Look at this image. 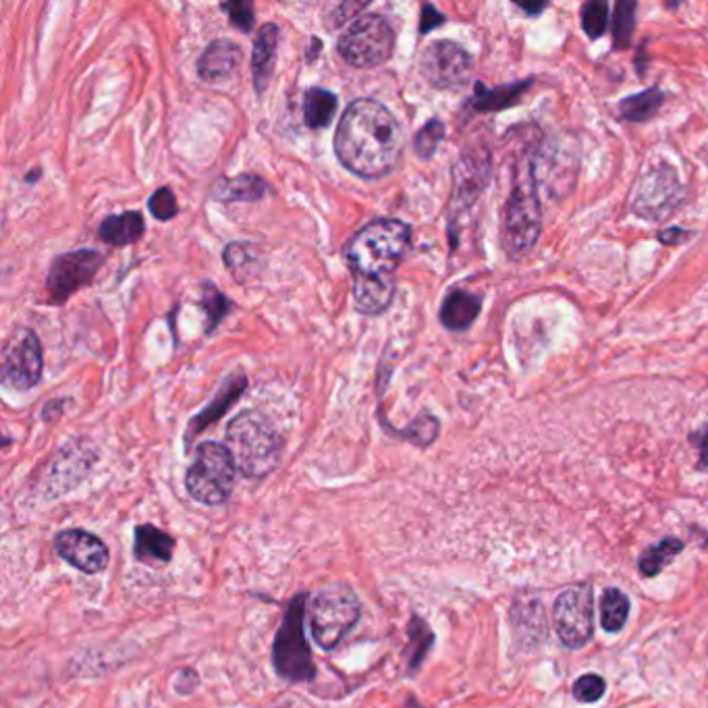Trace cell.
Segmentation results:
<instances>
[{
	"instance_id": "obj_1",
	"label": "cell",
	"mask_w": 708,
	"mask_h": 708,
	"mask_svg": "<svg viewBox=\"0 0 708 708\" xmlns=\"http://www.w3.org/2000/svg\"><path fill=\"white\" fill-rule=\"evenodd\" d=\"M335 153L341 165L362 179H381L397 169L404 154V132L381 102H352L339 121Z\"/></svg>"
},
{
	"instance_id": "obj_2",
	"label": "cell",
	"mask_w": 708,
	"mask_h": 708,
	"mask_svg": "<svg viewBox=\"0 0 708 708\" xmlns=\"http://www.w3.org/2000/svg\"><path fill=\"white\" fill-rule=\"evenodd\" d=\"M539 142H523L513 167V186L503 210V248L511 258H522L539 243L542 233L537 158Z\"/></svg>"
},
{
	"instance_id": "obj_3",
	"label": "cell",
	"mask_w": 708,
	"mask_h": 708,
	"mask_svg": "<svg viewBox=\"0 0 708 708\" xmlns=\"http://www.w3.org/2000/svg\"><path fill=\"white\" fill-rule=\"evenodd\" d=\"M409 239L412 229L404 220H372L345 246L347 264L357 277L388 279L404 260Z\"/></svg>"
},
{
	"instance_id": "obj_4",
	"label": "cell",
	"mask_w": 708,
	"mask_h": 708,
	"mask_svg": "<svg viewBox=\"0 0 708 708\" xmlns=\"http://www.w3.org/2000/svg\"><path fill=\"white\" fill-rule=\"evenodd\" d=\"M227 449L248 478L269 476L281 461L283 440L262 412H241L227 428Z\"/></svg>"
},
{
	"instance_id": "obj_5",
	"label": "cell",
	"mask_w": 708,
	"mask_h": 708,
	"mask_svg": "<svg viewBox=\"0 0 708 708\" xmlns=\"http://www.w3.org/2000/svg\"><path fill=\"white\" fill-rule=\"evenodd\" d=\"M360 601L350 586L333 584L316 592L310 605L312 636L324 650H333L360 620Z\"/></svg>"
},
{
	"instance_id": "obj_6",
	"label": "cell",
	"mask_w": 708,
	"mask_h": 708,
	"mask_svg": "<svg viewBox=\"0 0 708 708\" xmlns=\"http://www.w3.org/2000/svg\"><path fill=\"white\" fill-rule=\"evenodd\" d=\"M236 470V459L227 447L219 442H204L187 470V490L204 506H220L233 492Z\"/></svg>"
},
{
	"instance_id": "obj_7",
	"label": "cell",
	"mask_w": 708,
	"mask_h": 708,
	"mask_svg": "<svg viewBox=\"0 0 708 708\" xmlns=\"http://www.w3.org/2000/svg\"><path fill=\"white\" fill-rule=\"evenodd\" d=\"M305 598V594H298L289 603L272 646L274 667L289 681H310L316 675V665L304 634Z\"/></svg>"
},
{
	"instance_id": "obj_8",
	"label": "cell",
	"mask_w": 708,
	"mask_h": 708,
	"mask_svg": "<svg viewBox=\"0 0 708 708\" xmlns=\"http://www.w3.org/2000/svg\"><path fill=\"white\" fill-rule=\"evenodd\" d=\"M341 59L357 69H372L387 63L395 49V32L383 15H362L339 38Z\"/></svg>"
},
{
	"instance_id": "obj_9",
	"label": "cell",
	"mask_w": 708,
	"mask_h": 708,
	"mask_svg": "<svg viewBox=\"0 0 708 708\" xmlns=\"http://www.w3.org/2000/svg\"><path fill=\"white\" fill-rule=\"evenodd\" d=\"M686 202V187L671 165H658L646 170L634 191L632 210L636 217L650 222H663Z\"/></svg>"
},
{
	"instance_id": "obj_10",
	"label": "cell",
	"mask_w": 708,
	"mask_h": 708,
	"mask_svg": "<svg viewBox=\"0 0 708 708\" xmlns=\"http://www.w3.org/2000/svg\"><path fill=\"white\" fill-rule=\"evenodd\" d=\"M420 73L437 90H457L472 80V56L454 40H437L421 52Z\"/></svg>"
},
{
	"instance_id": "obj_11",
	"label": "cell",
	"mask_w": 708,
	"mask_h": 708,
	"mask_svg": "<svg viewBox=\"0 0 708 708\" xmlns=\"http://www.w3.org/2000/svg\"><path fill=\"white\" fill-rule=\"evenodd\" d=\"M2 383L15 391L35 387L42 371V345L35 333L28 329L13 331L2 347Z\"/></svg>"
},
{
	"instance_id": "obj_12",
	"label": "cell",
	"mask_w": 708,
	"mask_h": 708,
	"mask_svg": "<svg viewBox=\"0 0 708 708\" xmlns=\"http://www.w3.org/2000/svg\"><path fill=\"white\" fill-rule=\"evenodd\" d=\"M592 589L582 584L570 591L561 592L555 603V627L561 642L568 648L586 646L594 632V607Z\"/></svg>"
},
{
	"instance_id": "obj_13",
	"label": "cell",
	"mask_w": 708,
	"mask_h": 708,
	"mask_svg": "<svg viewBox=\"0 0 708 708\" xmlns=\"http://www.w3.org/2000/svg\"><path fill=\"white\" fill-rule=\"evenodd\" d=\"M104 264V256L96 250H75L59 256L51 264L46 279L49 302L61 304L75 291L90 285Z\"/></svg>"
},
{
	"instance_id": "obj_14",
	"label": "cell",
	"mask_w": 708,
	"mask_h": 708,
	"mask_svg": "<svg viewBox=\"0 0 708 708\" xmlns=\"http://www.w3.org/2000/svg\"><path fill=\"white\" fill-rule=\"evenodd\" d=\"M54 549L71 568L84 574H101L108 565V549L98 537L85 530H65L54 540Z\"/></svg>"
},
{
	"instance_id": "obj_15",
	"label": "cell",
	"mask_w": 708,
	"mask_h": 708,
	"mask_svg": "<svg viewBox=\"0 0 708 708\" xmlns=\"http://www.w3.org/2000/svg\"><path fill=\"white\" fill-rule=\"evenodd\" d=\"M490 175L489 153L466 154L456 169V189H454V204L459 210H468L482 189L487 187Z\"/></svg>"
},
{
	"instance_id": "obj_16",
	"label": "cell",
	"mask_w": 708,
	"mask_h": 708,
	"mask_svg": "<svg viewBox=\"0 0 708 708\" xmlns=\"http://www.w3.org/2000/svg\"><path fill=\"white\" fill-rule=\"evenodd\" d=\"M241 63V49L233 40L220 38L206 46L200 61H198V75L204 82L219 84L236 75L237 67Z\"/></svg>"
},
{
	"instance_id": "obj_17",
	"label": "cell",
	"mask_w": 708,
	"mask_h": 708,
	"mask_svg": "<svg viewBox=\"0 0 708 708\" xmlns=\"http://www.w3.org/2000/svg\"><path fill=\"white\" fill-rule=\"evenodd\" d=\"M482 310V298L468 293L464 289H454L447 293L440 305V322L454 333H464L472 326Z\"/></svg>"
},
{
	"instance_id": "obj_18",
	"label": "cell",
	"mask_w": 708,
	"mask_h": 708,
	"mask_svg": "<svg viewBox=\"0 0 708 708\" xmlns=\"http://www.w3.org/2000/svg\"><path fill=\"white\" fill-rule=\"evenodd\" d=\"M534 80H520L513 84L497 85V87H487V85L476 84V92L470 98V106L476 113H499L511 108L516 104H520L523 94L532 87Z\"/></svg>"
},
{
	"instance_id": "obj_19",
	"label": "cell",
	"mask_w": 708,
	"mask_h": 708,
	"mask_svg": "<svg viewBox=\"0 0 708 708\" xmlns=\"http://www.w3.org/2000/svg\"><path fill=\"white\" fill-rule=\"evenodd\" d=\"M395 298L393 279L357 277L354 274V304L357 312L366 316L383 314Z\"/></svg>"
},
{
	"instance_id": "obj_20",
	"label": "cell",
	"mask_w": 708,
	"mask_h": 708,
	"mask_svg": "<svg viewBox=\"0 0 708 708\" xmlns=\"http://www.w3.org/2000/svg\"><path fill=\"white\" fill-rule=\"evenodd\" d=\"M277 46H279V28L274 23H269L253 40L252 80L258 94H262L269 87L274 61H277Z\"/></svg>"
},
{
	"instance_id": "obj_21",
	"label": "cell",
	"mask_w": 708,
	"mask_h": 708,
	"mask_svg": "<svg viewBox=\"0 0 708 708\" xmlns=\"http://www.w3.org/2000/svg\"><path fill=\"white\" fill-rule=\"evenodd\" d=\"M175 540L153 523L135 528V559L142 563H169Z\"/></svg>"
},
{
	"instance_id": "obj_22",
	"label": "cell",
	"mask_w": 708,
	"mask_h": 708,
	"mask_svg": "<svg viewBox=\"0 0 708 708\" xmlns=\"http://www.w3.org/2000/svg\"><path fill=\"white\" fill-rule=\"evenodd\" d=\"M94 457L87 456L84 451H75V449H67L59 456V459L52 464L51 476H49V490H56V492H65V490L73 489L85 472L90 470Z\"/></svg>"
},
{
	"instance_id": "obj_23",
	"label": "cell",
	"mask_w": 708,
	"mask_h": 708,
	"mask_svg": "<svg viewBox=\"0 0 708 708\" xmlns=\"http://www.w3.org/2000/svg\"><path fill=\"white\" fill-rule=\"evenodd\" d=\"M144 231H146V222L139 212H121L102 220L98 237L108 246L123 248V246L135 243L139 237L144 236Z\"/></svg>"
},
{
	"instance_id": "obj_24",
	"label": "cell",
	"mask_w": 708,
	"mask_h": 708,
	"mask_svg": "<svg viewBox=\"0 0 708 708\" xmlns=\"http://www.w3.org/2000/svg\"><path fill=\"white\" fill-rule=\"evenodd\" d=\"M267 194V184L256 175H237L231 179H220L212 189V196L220 202H258Z\"/></svg>"
},
{
	"instance_id": "obj_25",
	"label": "cell",
	"mask_w": 708,
	"mask_h": 708,
	"mask_svg": "<svg viewBox=\"0 0 708 708\" xmlns=\"http://www.w3.org/2000/svg\"><path fill=\"white\" fill-rule=\"evenodd\" d=\"M665 102V92L660 87H648L641 94H632L617 104L620 117L627 123H646L657 115Z\"/></svg>"
},
{
	"instance_id": "obj_26",
	"label": "cell",
	"mask_w": 708,
	"mask_h": 708,
	"mask_svg": "<svg viewBox=\"0 0 708 708\" xmlns=\"http://www.w3.org/2000/svg\"><path fill=\"white\" fill-rule=\"evenodd\" d=\"M243 388H246V378H243V376H237V378L227 381L225 387L220 388L219 395L215 397V402L208 405L196 420L191 421V426H189V439H191L194 435L202 433L208 424L219 420L220 416H222L231 405L236 404L237 397L243 393Z\"/></svg>"
},
{
	"instance_id": "obj_27",
	"label": "cell",
	"mask_w": 708,
	"mask_h": 708,
	"mask_svg": "<svg viewBox=\"0 0 708 708\" xmlns=\"http://www.w3.org/2000/svg\"><path fill=\"white\" fill-rule=\"evenodd\" d=\"M337 111V96L322 87H310L304 94V121L310 129H324L331 125Z\"/></svg>"
},
{
	"instance_id": "obj_28",
	"label": "cell",
	"mask_w": 708,
	"mask_h": 708,
	"mask_svg": "<svg viewBox=\"0 0 708 708\" xmlns=\"http://www.w3.org/2000/svg\"><path fill=\"white\" fill-rule=\"evenodd\" d=\"M225 264L239 283H246L260 272L258 253L248 243H229L225 250Z\"/></svg>"
},
{
	"instance_id": "obj_29",
	"label": "cell",
	"mask_w": 708,
	"mask_h": 708,
	"mask_svg": "<svg viewBox=\"0 0 708 708\" xmlns=\"http://www.w3.org/2000/svg\"><path fill=\"white\" fill-rule=\"evenodd\" d=\"M627 615H629V598L625 596L624 592L617 591V589H608L603 592L601 620H603V627L607 632H620L627 622Z\"/></svg>"
},
{
	"instance_id": "obj_30",
	"label": "cell",
	"mask_w": 708,
	"mask_h": 708,
	"mask_svg": "<svg viewBox=\"0 0 708 708\" xmlns=\"http://www.w3.org/2000/svg\"><path fill=\"white\" fill-rule=\"evenodd\" d=\"M636 11H638V2L634 0H620L615 7L613 44L617 51H624L632 42V35L636 30Z\"/></svg>"
},
{
	"instance_id": "obj_31",
	"label": "cell",
	"mask_w": 708,
	"mask_h": 708,
	"mask_svg": "<svg viewBox=\"0 0 708 708\" xmlns=\"http://www.w3.org/2000/svg\"><path fill=\"white\" fill-rule=\"evenodd\" d=\"M681 549H684V544H681V540L677 539H665L663 542H658L657 546L646 549L644 555L641 556L642 574L648 575V577L657 575Z\"/></svg>"
},
{
	"instance_id": "obj_32",
	"label": "cell",
	"mask_w": 708,
	"mask_h": 708,
	"mask_svg": "<svg viewBox=\"0 0 708 708\" xmlns=\"http://www.w3.org/2000/svg\"><path fill=\"white\" fill-rule=\"evenodd\" d=\"M582 30L591 40H598L607 32L608 25V4L605 0H591L582 7Z\"/></svg>"
},
{
	"instance_id": "obj_33",
	"label": "cell",
	"mask_w": 708,
	"mask_h": 708,
	"mask_svg": "<svg viewBox=\"0 0 708 708\" xmlns=\"http://www.w3.org/2000/svg\"><path fill=\"white\" fill-rule=\"evenodd\" d=\"M399 435L418 447H428L439 437V420L430 414H421Z\"/></svg>"
},
{
	"instance_id": "obj_34",
	"label": "cell",
	"mask_w": 708,
	"mask_h": 708,
	"mask_svg": "<svg viewBox=\"0 0 708 708\" xmlns=\"http://www.w3.org/2000/svg\"><path fill=\"white\" fill-rule=\"evenodd\" d=\"M442 137H445V123L439 121V118L428 121V123L421 127L420 132L416 134V137H414L416 154H418L420 158H424V160L433 158L435 153H437V148H439L440 142H442Z\"/></svg>"
},
{
	"instance_id": "obj_35",
	"label": "cell",
	"mask_w": 708,
	"mask_h": 708,
	"mask_svg": "<svg viewBox=\"0 0 708 708\" xmlns=\"http://www.w3.org/2000/svg\"><path fill=\"white\" fill-rule=\"evenodd\" d=\"M202 305L204 310L208 312V319H210L208 331H212V329L222 321V316L227 314V310L231 308V304L227 302V298L220 293L219 289H215L212 285H204Z\"/></svg>"
},
{
	"instance_id": "obj_36",
	"label": "cell",
	"mask_w": 708,
	"mask_h": 708,
	"mask_svg": "<svg viewBox=\"0 0 708 708\" xmlns=\"http://www.w3.org/2000/svg\"><path fill=\"white\" fill-rule=\"evenodd\" d=\"M605 694V679L601 675H582L574 684V696L577 702H596Z\"/></svg>"
},
{
	"instance_id": "obj_37",
	"label": "cell",
	"mask_w": 708,
	"mask_h": 708,
	"mask_svg": "<svg viewBox=\"0 0 708 708\" xmlns=\"http://www.w3.org/2000/svg\"><path fill=\"white\" fill-rule=\"evenodd\" d=\"M148 208L154 215V219L170 220L175 219V215L179 212V206H177V198L173 194V189L169 187H160L158 191H154Z\"/></svg>"
},
{
	"instance_id": "obj_38",
	"label": "cell",
	"mask_w": 708,
	"mask_h": 708,
	"mask_svg": "<svg viewBox=\"0 0 708 708\" xmlns=\"http://www.w3.org/2000/svg\"><path fill=\"white\" fill-rule=\"evenodd\" d=\"M222 11L229 13L231 23L241 32H250L253 28V7L250 2H227L222 4Z\"/></svg>"
},
{
	"instance_id": "obj_39",
	"label": "cell",
	"mask_w": 708,
	"mask_h": 708,
	"mask_svg": "<svg viewBox=\"0 0 708 708\" xmlns=\"http://www.w3.org/2000/svg\"><path fill=\"white\" fill-rule=\"evenodd\" d=\"M366 4L364 2H343V4H335L329 9V18H335L331 23H326L329 28H339L341 23H345L347 19L354 18V13L362 11Z\"/></svg>"
},
{
	"instance_id": "obj_40",
	"label": "cell",
	"mask_w": 708,
	"mask_h": 708,
	"mask_svg": "<svg viewBox=\"0 0 708 708\" xmlns=\"http://www.w3.org/2000/svg\"><path fill=\"white\" fill-rule=\"evenodd\" d=\"M690 440L698 447V454H700L696 468L700 472H705V470H708V424H705L702 428H698L696 433H691Z\"/></svg>"
},
{
	"instance_id": "obj_41",
	"label": "cell",
	"mask_w": 708,
	"mask_h": 708,
	"mask_svg": "<svg viewBox=\"0 0 708 708\" xmlns=\"http://www.w3.org/2000/svg\"><path fill=\"white\" fill-rule=\"evenodd\" d=\"M445 23V15H440L439 11L433 4H424L421 7L420 32L428 34L430 30L439 28Z\"/></svg>"
},
{
	"instance_id": "obj_42",
	"label": "cell",
	"mask_w": 708,
	"mask_h": 708,
	"mask_svg": "<svg viewBox=\"0 0 708 708\" xmlns=\"http://www.w3.org/2000/svg\"><path fill=\"white\" fill-rule=\"evenodd\" d=\"M690 237V231H686V229H681V227H671V229H663V231L658 233V241H660L663 246H681V243L688 241Z\"/></svg>"
},
{
	"instance_id": "obj_43",
	"label": "cell",
	"mask_w": 708,
	"mask_h": 708,
	"mask_svg": "<svg viewBox=\"0 0 708 708\" xmlns=\"http://www.w3.org/2000/svg\"><path fill=\"white\" fill-rule=\"evenodd\" d=\"M518 9H522L523 13H528L530 18H539L540 13L546 9V2H516Z\"/></svg>"
}]
</instances>
